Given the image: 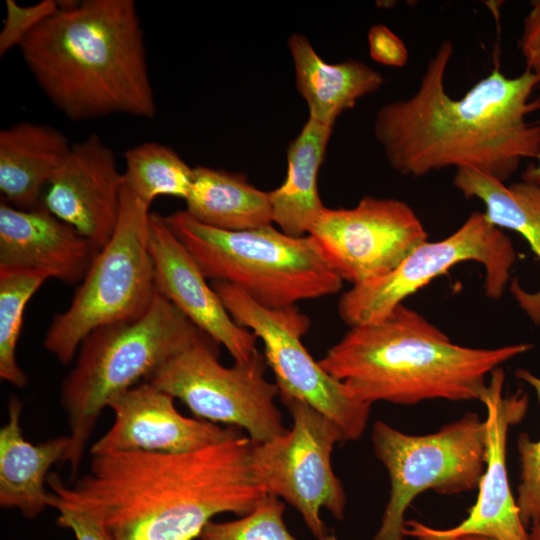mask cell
<instances>
[{
  "label": "cell",
  "mask_w": 540,
  "mask_h": 540,
  "mask_svg": "<svg viewBox=\"0 0 540 540\" xmlns=\"http://www.w3.org/2000/svg\"><path fill=\"white\" fill-rule=\"evenodd\" d=\"M267 366L259 351L246 362L223 366L217 343L203 333L147 381L180 399L198 419L245 429L252 443H262L287 431L275 404L279 388L265 377Z\"/></svg>",
  "instance_id": "9"
},
{
  "label": "cell",
  "mask_w": 540,
  "mask_h": 540,
  "mask_svg": "<svg viewBox=\"0 0 540 540\" xmlns=\"http://www.w3.org/2000/svg\"><path fill=\"white\" fill-rule=\"evenodd\" d=\"M309 235L331 268L352 286L388 274L428 237L409 204L370 195L353 208L325 207Z\"/></svg>",
  "instance_id": "13"
},
{
  "label": "cell",
  "mask_w": 540,
  "mask_h": 540,
  "mask_svg": "<svg viewBox=\"0 0 540 540\" xmlns=\"http://www.w3.org/2000/svg\"><path fill=\"white\" fill-rule=\"evenodd\" d=\"M251 447L238 433L189 452L94 453L71 485L49 474L50 507L91 515L112 540H195L214 516H243L264 496L252 478Z\"/></svg>",
  "instance_id": "1"
},
{
  "label": "cell",
  "mask_w": 540,
  "mask_h": 540,
  "mask_svg": "<svg viewBox=\"0 0 540 540\" xmlns=\"http://www.w3.org/2000/svg\"><path fill=\"white\" fill-rule=\"evenodd\" d=\"M464 540H492V539L480 537V536H470V537L464 538Z\"/></svg>",
  "instance_id": "36"
},
{
  "label": "cell",
  "mask_w": 540,
  "mask_h": 540,
  "mask_svg": "<svg viewBox=\"0 0 540 540\" xmlns=\"http://www.w3.org/2000/svg\"><path fill=\"white\" fill-rule=\"evenodd\" d=\"M318 540H339V539L333 534H326L324 537Z\"/></svg>",
  "instance_id": "35"
},
{
  "label": "cell",
  "mask_w": 540,
  "mask_h": 540,
  "mask_svg": "<svg viewBox=\"0 0 540 540\" xmlns=\"http://www.w3.org/2000/svg\"><path fill=\"white\" fill-rule=\"evenodd\" d=\"M6 16L0 31V55L19 47L22 41L46 19L59 10V2L42 0L38 3L22 6L15 0H6Z\"/></svg>",
  "instance_id": "29"
},
{
  "label": "cell",
  "mask_w": 540,
  "mask_h": 540,
  "mask_svg": "<svg viewBox=\"0 0 540 540\" xmlns=\"http://www.w3.org/2000/svg\"><path fill=\"white\" fill-rule=\"evenodd\" d=\"M280 398L291 414L292 428L252 443V478L264 495L293 506L318 540L328 534L320 515L323 508L337 520L344 518L346 496L331 462L334 446L344 436L335 422L303 400Z\"/></svg>",
  "instance_id": "11"
},
{
  "label": "cell",
  "mask_w": 540,
  "mask_h": 540,
  "mask_svg": "<svg viewBox=\"0 0 540 540\" xmlns=\"http://www.w3.org/2000/svg\"><path fill=\"white\" fill-rule=\"evenodd\" d=\"M48 279V275L37 271L0 272V378L15 387L28 384L16 360L24 310Z\"/></svg>",
  "instance_id": "26"
},
{
  "label": "cell",
  "mask_w": 540,
  "mask_h": 540,
  "mask_svg": "<svg viewBox=\"0 0 540 540\" xmlns=\"http://www.w3.org/2000/svg\"><path fill=\"white\" fill-rule=\"evenodd\" d=\"M516 258L511 239L484 212L474 211L446 238L418 245L388 274L352 286L341 295L338 313L350 327L380 321L407 297L466 261L483 266L485 294L499 299Z\"/></svg>",
  "instance_id": "10"
},
{
  "label": "cell",
  "mask_w": 540,
  "mask_h": 540,
  "mask_svg": "<svg viewBox=\"0 0 540 540\" xmlns=\"http://www.w3.org/2000/svg\"><path fill=\"white\" fill-rule=\"evenodd\" d=\"M20 44L23 61L68 119L154 118L144 34L134 0L58 1Z\"/></svg>",
  "instance_id": "3"
},
{
  "label": "cell",
  "mask_w": 540,
  "mask_h": 540,
  "mask_svg": "<svg viewBox=\"0 0 540 540\" xmlns=\"http://www.w3.org/2000/svg\"><path fill=\"white\" fill-rule=\"evenodd\" d=\"M201 332L156 290L148 311L131 322L99 327L81 342L74 367L64 378L60 401L70 429L64 462L77 478L98 418L118 395L147 381Z\"/></svg>",
  "instance_id": "5"
},
{
  "label": "cell",
  "mask_w": 540,
  "mask_h": 540,
  "mask_svg": "<svg viewBox=\"0 0 540 540\" xmlns=\"http://www.w3.org/2000/svg\"><path fill=\"white\" fill-rule=\"evenodd\" d=\"M186 212L198 222L226 231L272 225L269 192L253 186L242 173L205 166L193 168Z\"/></svg>",
  "instance_id": "24"
},
{
  "label": "cell",
  "mask_w": 540,
  "mask_h": 540,
  "mask_svg": "<svg viewBox=\"0 0 540 540\" xmlns=\"http://www.w3.org/2000/svg\"><path fill=\"white\" fill-rule=\"evenodd\" d=\"M505 374L501 367L490 374L479 401L486 409L485 469L478 485V496L468 516L457 526L435 529L418 521L405 522L404 535L417 540H464L480 536L492 540H529L516 499L510 490L506 467L509 428L519 423L528 409L522 391L504 396Z\"/></svg>",
  "instance_id": "14"
},
{
  "label": "cell",
  "mask_w": 540,
  "mask_h": 540,
  "mask_svg": "<svg viewBox=\"0 0 540 540\" xmlns=\"http://www.w3.org/2000/svg\"><path fill=\"white\" fill-rule=\"evenodd\" d=\"M515 375L534 389L540 402V378L523 368L517 369ZM517 449L521 474L516 504L524 526L531 529L540 523V439L532 441L522 433L517 440Z\"/></svg>",
  "instance_id": "28"
},
{
  "label": "cell",
  "mask_w": 540,
  "mask_h": 540,
  "mask_svg": "<svg viewBox=\"0 0 540 540\" xmlns=\"http://www.w3.org/2000/svg\"><path fill=\"white\" fill-rule=\"evenodd\" d=\"M533 348H473L452 342L423 315L399 304L377 322L350 327L318 361L355 399L413 405L479 400L487 375Z\"/></svg>",
  "instance_id": "4"
},
{
  "label": "cell",
  "mask_w": 540,
  "mask_h": 540,
  "mask_svg": "<svg viewBox=\"0 0 540 540\" xmlns=\"http://www.w3.org/2000/svg\"><path fill=\"white\" fill-rule=\"evenodd\" d=\"M211 285L232 319L263 342L279 396L303 400L335 422L344 441L358 440L366 429L371 405L352 397L307 351L302 336L310 327L309 317L296 305L263 307L229 283Z\"/></svg>",
  "instance_id": "12"
},
{
  "label": "cell",
  "mask_w": 540,
  "mask_h": 540,
  "mask_svg": "<svg viewBox=\"0 0 540 540\" xmlns=\"http://www.w3.org/2000/svg\"><path fill=\"white\" fill-rule=\"evenodd\" d=\"M518 47L527 70L540 76V0H533L523 20Z\"/></svg>",
  "instance_id": "31"
},
{
  "label": "cell",
  "mask_w": 540,
  "mask_h": 540,
  "mask_svg": "<svg viewBox=\"0 0 540 540\" xmlns=\"http://www.w3.org/2000/svg\"><path fill=\"white\" fill-rule=\"evenodd\" d=\"M529 540H540V523L530 529Z\"/></svg>",
  "instance_id": "34"
},
{
  "label": "cell",
  "mask_w": 540,
  "mask_h": 540,
  "mask_svg": "<svg viewBox=\"0 0 540 540\" xmlns=\"http://www.w3.org/2000/svg\"><path fill=\"white\" fill-rule=\"evenodd\" d=\"M375 456L385 466L390 495L373 540H403L405 512L421 492L454 495L478 488L485 469V422L468 412L426 435L373 425Z\"/></svg>",
  "instance_id": "8"
},
{
  "label": "cell",
  "mask_w": 540,
  "mask_h": 540,
  "mask_svg": "<svg viewBox=\"0 0 540 540\" xmlns=\"http://www.w3.org/2000/svg\"><path fill=\"white\" fill-rule=\"evenodd\" d=\"M21 413L20 400L11 396L8 420L0 429V506L34 519L50 507V492L45 487L49 470L64 462L70 438L62 435L38 444L27 441Z\"/></svg>",
  "instance_id": "19"
},
{
  "label": "cell",
  "mask_w": 540,
  "mask_h": 540,
  "mask_svg": "<svg viewBox=\"0 0 540 540\" xmlns=\"http://www.w3.org/2000/svg\"><path fill=\"white\" fill-rule=\"evenodd\" d=\"M332 132L333 126L308 117L288 146L286 178L269 192L273 222L287 235H309L325 208L318 192V173Z\"/></svg>",
  "instance_id": "23"
},
{
  "label": "cell",
  "mask_w": 540,
  "mask_h": 540,
  "mask_svg": "<svg viewBox=\"0 0 540 540\" xmlns=\"http://www.w3.org/2000/svg\"><path fill=\"white\" fill-rule=\"evenodd\" d=\"M168 393L143 381L108 405L114 421L90 454L113 451L181 453L198 450L238 433L236 427L183 416Z\"/></svg>",
  "instance_id": "17"
},
{
  "label": "cell",
  "mask_w": 540,
  "mask_h": 540,
  "mask_svg": "<svg viewBox=\"0 0 540 540\" xmlns=\"http://www.w3.org/2000/svg\"><path fill=\"white\" fill-rule=\"evenodd\" d=\"M534 160L535 163L524 172L523 179L540 183V154Z\"/></svg>",
  "instance_id": "33"
},
{
  "label": "cell",
  "mask_w": 540,
  "mask_h": 540,
  "mask_svg": "<svg viewBox=\"0 0 540 540\" xmlns=\"http://www.w3.org/2000/svg\"><path fill=\"white\" fill-rule=\"evenodd\" d=\"M453 184L466 198L483 202L493 225L520 234L540 261V183L523 179L508 185L479 170L462 168L456 170ZM511 290L530 319L540 325V289L529 293L513 282Z\"/></svg>",
  "instance_id": "22"
},
{
  "label": "cell",
  "mask_w": 540,
  "mask_h": 540,
  "mask_svg": "<svg viewBox=\"0 0 540 540\" xmlns=\"http://www.w3.org/2000/svg\"><path fill=\"white\" fill-rule=\"evenodd\" d=\"M452 55L453 44L441 42L415 93L380 107L375 138L401 175L470 168L506 183L522 160L540 154V122L528 120L540 111V97L531 100L540 76L525 69L507 77L495 67L456 99L445 89Z\"/></svg>",
  "instance_id": "2"
},
{
  "label": "cell",
  "mask_w": 540,
  "mask_h": 540,
  "mask_svg": "<svg viewBox=\"0 0 540 540\" xmlns=\"http://www.w3.org/2000/svg\"><path fill=\"white\" fill-rule=\"evenodd\" d=\"M125 186L150 207L159 196L186 200L194 170L171 147L147 141L124 152Z\"/></svg>",
  "instance_id": "25"
},
{
  "label": "cell",
  "mask_w": 540,
  "mask_h": 540,
  "mask_svg": "<svg viewBox=\"0 0 540 540\" xmlns=\"http://www.w3.org/2000/svg\"><path fill=\"white\" fill-rule=\"evenodd\" d=\"M72 145L58 129L18 122L0 131V191L10 205L30 210L42 205V190Z\"/></svg>",
  "instance_id": "20"
},
{
  "label": "cell",
  "mask_w": 540,
  "mask_h": 540,
  "mask_svg": "<svg viewBox=\"0 0 540 540\" xmlns=\"http://www.w3.org/2000/svg\"><path fill=\"white\" fill-rule=\"evenodd\" d=\"M56 510L58 525L71 530L76 540H112L103 525L91 515L68 507Z\"/></svg>",
  "instance_id": "32"
},
{
  "label": "cell",
  "mask_w": 540,
  "mask_h": 540,
  "mask_svg": "<svg viewBox=\"0 0 540 540\" xmlns=\"http://www.w3.org/2000/svg\"><path fill=\"white\" fill-rule=\"evenodd\" d=\"M124 185L113 150L91 133L72 145L49 182L42 203L98 253L114 233Z\"/></svg>",
  "instance_id": "15"
},
{
  "label": "cell",
  "mask_w": 540,
  "mask_h": 540,
  "mask_svg": "<svg viewBox=\"0 0 540 540\" xmlns=\"http://www.w3.org/2000/svg\"><path fill=\"white\" fill-rule=\"evenodd\" d=\"M288 47L297 90L307 103L309 117L321 123L333 126L341 113L384 84L383 75L362 61L327 63L302 34H292Z\"/></svg>",
  "instance_id": "21"
},
{
  "label": "cell",
  "mask_w": 540,
  "mask_h": 540,
  "mask_svg": "<svg viewBox=\"0 0 540 540\" xmlns=\"http://www.w3.org/2000/svg\"><path fill=\"white\" fill-rule=\"evenodd\" d=\"M284 503L274 495H264L256 506L240 519L210 521L201 540H297L284 522Z\"/></svg>",
  "instance_id": "27"
},
{
  "label": "cell",
  "mask_w": 540,
  "mask_h": 540,
  "mask_svg": "<svg viewBox=\"0 0 540 540\" xmlns=\"http://www.w3.org/2000/svg\"><path fill=\"white\" fill-rule=\"evenodd\" d=\"M164 218L207 279L234 285L263 307H291L342 288L343 280L310 235L293 237L272 225L226 231L185 210Z\"/></svg>",
  "instance_id": "6"
},
{
  "label": "cell",
  "mask_w": 540,
  "mask_h": 540,
  "mask_svg": "<svg viewBox=\"0 0 540 540\" xmlns=\"http://www.w3.org/2000/svg\"><path fill=\"white\" fill-rule=\"evenodd\" d=\"M149 248L157 292L168 299L192 324L217 344L234 362H246L258 351L257 337L230 316L200 267L174 235L164 216L151 212Z\"/></svg>",
  "instance_id": "16"
},
{
  "label": "cell",
  "mask_w": 540,
  "mask_h": 540,
  "mask_svg": "<svg viewBox=\"0 0 540 540\" xmlns=\"http://www.w3.org/2000/svg\"><path fill=\"white\" fill-rule=\"evenodd\" d=\"M92 245L43 204L23 210L0 203V272L37 271L79 283L95 255Z\"/></svg>",
  "instance_id": "18"
},
{
  "label": "cell",
  "mask_w": 540,
  "mask_h": 540,
  "mask_svg": "<svg viewBox=\"0 0 540 540\" xmlns=\"http://www.w3.org/2000/svg\"><path fill=\"white\" fill-rule=\"evenodd\" d=\"M149 206L124 185L117 225L95 255L68 308L56 314L43 346L69 364L95 329L142 317L156 294L149 248Z\"/></svg>",
  "instance_id": "7"
},
{
  "label": "cell",
  "mask_w": 540,
  "mask_h": 540,
  "mask_svg": "<svg viewBox=\"0 0 540 540\" xmlns=\"http://www.w3.org/2000/svg\"><path fill=\"white\" fill-rule=\"evenodd\" d=\"M370 57L389 67H403L409 59L404 41L384 24L372 26L367 35Z\"/></svg>",
  "instance_id": "30"
}]
</instances>
